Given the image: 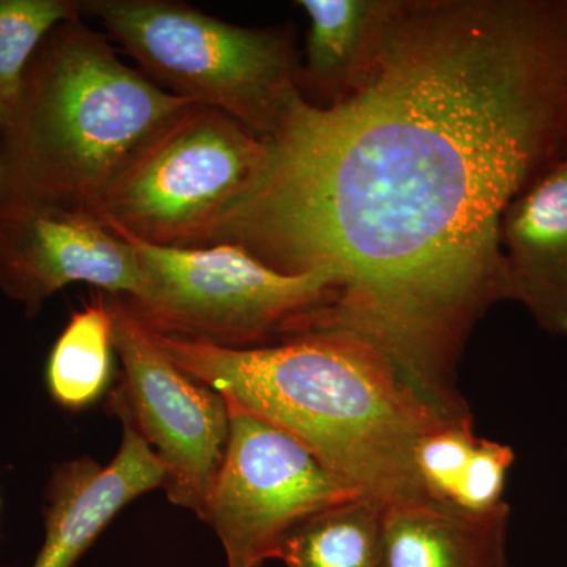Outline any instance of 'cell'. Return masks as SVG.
<instances>
[{"instance_id": "cell-12", "label": "cell", "mask_w": 567, "mask_h": 567, "mask_svg": "<svg viewBox=\"0 0 567 567\" xmlns=\"http://www.w3.org/2000/svg\"><path fill=\"white\" fill-rule=\"evenodd\" d=\"M410 0H300L308 18L305 62L298 70L301 95L319 107L333 106L375 76L398 35Z\"/></svg>"}, {"instance_id": "cell-19", "label": "cell", "mask_w": 567, "mask_h": 567, "mask_svg": "<svg viewBox=\"0 0 567 567\" xmlns=\"http://www.w3.org/2000/svg\"><path fill=\"white\" fill-rule=\"evenodd\" d=\"M0 511H2V495H0ZM0 567H6V566H0Z\"/></svg>"}, {"instance_id": "cell-14", "label": "cell", "mask_w": 567, "mask_h": 567, "mask_svg": "<svg viewBox=\"0 0 567 567\" xmlns=\"http://www.w3.org/2000/svg\"><path fill=\"white\" fill-rule=\"evenodd\" d=\"M114 315L110 298H95L71 315L44 369L50 398L66 412H82L111 385Z\"/></svg>"}, {"instance_id": "cell-17", "label": "cell", "mask_w": 567, "mask_h": 567, "mask_svg": "<svg viewBox=\"0 0 567 567\" xmlns=\"http://www.w3.org/2000/svg\"><path fill=\"white\" fill-rule=\"evenodd\" d=\"M477 439L473 421L442 424L421 439L415 468L429 499L454 506Z\"/></svg>"}, {"instance_id": "cell-16", "label": "cell", "mask_w": 567, "mask_h": 567, "mask_svg": "<svg viewBox=\"0 0 567 567\" xmlns=\"http://www.w3.org/2000/svg\"><path fill=\"white\" fill-rule=\"evenodd\" d=\"M80 14L82 2L74 0H0V133L13 117L41 41Z\"/></svg>"}, {"instance_id": "cell-4", "label": "cell", "mask_w": 567, "mask_h": 567, "mask_svg": "<svg viewBox=\"0 0 567 567\" xmlns=\"http://www.w3.org/2000/svg\"><path fill=\"white\" fill-rule=\"evenodd\" d=\"M84 13L163 91L223 111L265 142L303 96L290 28H244L167 0H89Z\"/></svg>"}, {"instance_id": "cell-10", "label": "cell", "mask_w": 567, "mask_h": 567, "mask_svg": "<svg viewBox=\"0 0 567 567\" xmlns=\"http://www.w3.org/2000/svg\"><path fill=\"white\" fill-rule=\"evenodd\" d=\"M122 423V442L110 464L91 456L71 458L52 470L44 492V540L32 567H74L123 507L163 488L166 468L110 395Z\"/></svg>"}, {"instance_id": "cell-5", "label": "cell", "mask_w": 567, "mask_h": 567, "mask_svg": "<svg viewBox=\"0 0 567 567\" xmlns=\"http://www.w3.org/2000/svg\"><path fill=\"white\" fill-rule=\"evenodd\" d=\"M117 235L133 246L145 279L140 297L121 298L152 333L252 349L336 297L328 271L281 274L238 245L163 248Z\"/></svg>"}, {"instance_id": "cell-8", "label": "cell", "mask_w": 567, "mask_h": 567, "mask_svg": "<svg viewBox=\"0 0 567 567\" xmlns=\"http://www.w3.org/2000/svg\"><path fill=\"white\" fill-rule=\"evenodd\" d=\"M110 303L123 368L111 398L166 468L167 499L204 518L229 442L226 399L178 368L121 297L110 295Z\"/></svg>"}, {"instance_id": "cell-9", "label": "cell", "mask_w": 567, "mask_h": 567, "mask_svg": "<svg viewBox=\"0 0 567 567\" xmlns=\"http://www.w3.org/2000/svg\"><path fill=\"white\" fill-rule=\"evenodd\" d=\"M71 284H91L112 297L136 298L144 274L136 252L92 216L0 213V290L35 317Z\"/></svg>"}, {"instance_id": "cell-1", "label": "cell", "mask_w": 567, "mask_h": 567, "mask_svg": "<svg viewBox=\"0 0 567 567\" xmlns=\"http://www.w3.org/2000/svg\"><path fill=\"white\" fill-rule=\"evenodd\" d=\"M566 153L567 0H410L365 87L295 103L208 245L333 275L290 336L358 339L470 420L457 364L506 300L503 216Z\"/></svg>"}, {"instance_id": "cell-3", "label": "cell", "mask_w": 567, "mask_h": 567, "mask_svg": "<svg viewBox=\"0 0 567 567\" xmlns=\"http://www.w3.org/2000/svg\"><path fill=\"white\" fill-rule=\"evenodd\" d=\"M189 104L125 65L82 14L61 22L0 133V213L96 218L134 156Z\"/></svg>"}, {"instance_id": "cell-11", "label": "cell", "mask_w": 567, "mask_h": 567, "mask_svg": "<svg viewBox=\"0 0 567 567\" xmlns=\"http://www.w3.org/2000/svg\"><path fill=\"white\" fill-rule=\"evenodd\" d=\"M499 241L506 300L567 336V153L507 207Z\"/></svg>"}, {"instance_id": "cell-7", "label": "cell", "mask_w": 567, "mask_h": 567, "mask_svg": "<svg viewBox=\"0 0 567 567\" xmlns=\"http://www.w3.org/2000/svg\"><path fill=\"white\" fill-rule=\"evenodd\" d=\"M226 402L229 442L203 520L227 566L262 567L306 518L361 495L281 429Z\"/></svg>"}, {"instance_id": "cell-13", "label": "cell", "mask_w": 567, "mask_h": 567, "mask_svg": "<svg viewBox=\"0 0 567 567\" xmlns=\"http://www.w3.org/2000/svg\"><path fill=\"white\" fill-rule=\"evenodd\" d=\"M507 503L468 513L421 499L385 507L383 567H506Z\"/></svg>"}, {"instance_id": "cell-2", "label": "cell", "mask_w": 567, "mask_h": 567, "mask_svg": "<svg viewBox=\"0 0 567 567\" xmlns=\"http://www.w3.org/2000/svg\"><path fill=\"white\" fill-rule=\"evenodd\" d=\"M152 336L186 374L281 429L364 498L385 507L429 499L417 443L461 421L429 404L372 347L323 331L252 349Z\"/></svg>"}, {"instance_id": "cell-15", "label": "cell", "mask_w": 567, "mask_h": 567, "mask_svg": "<svg viewBox=\"0 0 567 567\" xmlns=\"http://www.w3.org/2000/svg\"><path fill=\"white\" fill-rule=\"evenodd\" d=\"M385 506L358 496L320 511L284 540L286 567H383Z\"/></svg>"}, {"instance_id": "cell-18", "label": "cell", "mask_w": 567, "mask_h": 567, "mask_svg": "<svg viewBox=\"0 0 567 567\" xmlns=\"http://www.w3.org/2000/svg\"><path fill=\"white\" fill-rule=\"evenodd\" d=\"M514 461L516 453L509 445L495 440L477 439L454 506L468 513H487L505 503L503 495Z\"/></svg>"}, {"instance_id": "cell-6", "label": "cell", "mask_w": 567, "mask_h": 567, "mask_svg": "<svg viewBox=\"0 0 567 567\" xmlns=\"http://www.w3.org/2000/svg\"><path fill=\"white\" fill-rule=\"evenodd\" d=\"M265 158L267 142L240 122L189 104L134 156L96 219L148 245L207 246Z\"/></svg>"}]
</instances>
